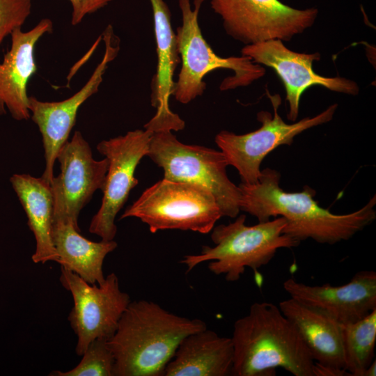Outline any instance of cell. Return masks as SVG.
<instances>
[{
    "instance_id": "obj_8",
    "label": "cell",
    "mask_w": 376,
    "mask_h": 376,
    "mask_svg": "<svg viewBox=\"0 0 376 376\" xmlns=\"http://www.w3.org/2000/svg\"><path fill=\"white\" fill-rule=\"evenodd\" d=\"M266 93L272 103L274 115L267 111H259L256 118L261 125L258 129L244 134L222 130L214 139L228 165L235 167L242 182L247 185L258 182L261 173L260 165L269 153L280 146H290L294 138L305 130L329 122L338 107V104H333L313 117H306L288 124L279 113L281 96L271 95L268 90Z\"/></svg>"
},
{
    "instance_id": "obj_13",
    "label": "cell",
    "mask_w": 376,
    "mask_h": 376,
    "mask_svg": "<svg viewBox=\"0 0 376 376\" xmlns=\"http://www.w3.org/2000/svg\"><path fill=\"white\" fill-rule=\"evenodd\" d=\"M105 51L89 79L84 86L70 97L58 102H45L29 97L30 118L37 125L42 136L45 151V169L42 177L49 184L54 178V166L57 155L68 141L76 123L80 107L98 91L104 75L120 49V40L114 34L111 25L102 33Z\"/></svg>"
},
{
    "instance_id": "obj_15",
    "label": "cell",
    "mask_w": 376,
    "mask_h": 376,
    "mask_svg": "<svg viewBox=\"0 0 376 376\" xmlns=\"http://www.w3.org/2000/svg\"><path fill=\"white\" fill-rule=\"evenodd\" d=\"M283 286L291 298L315 307L342 324L359 320L376 309V272L363 270L342 285H310L292 278Z\"/></svg>"
},
{
    "instance_id": "obj_10",
    "label": "cell",
    "mask_w": 376,
    "mask_h": 376,
    "mask_svg": "<svg viewBox=\"0 0 376 376\" xmlns=\"http://www.w3.org/2000/svg\"><path fill=\"white\" fill-rule=\"evenodd\" d=\"M152 132L135 130L100 141L97 151L107 158L108 169L101 205L93 217L89 232L102 240H113L117 227L115 219L138 184L134 173L141 159L148 152Z\"/></svg>"
},
{
    "instance_id": "obj_17",
    "label": "cell",
    "mask_w": 376,
    "mask_h": 376,
    "mask_svg": "<svg viewBox=\"0 0 376 376\" xmlns=\"http://www.w3.org/2000/svg\"><path fill=\"white\" fill-rule=\"evenodd\" d=\"M151 4L156 42L157 64L152 81L151 104L156 109L153 117L144 125L152 133L180 131L185 121L169 107L173 95L174 72L180 59L175 33L171 24V14L164 0H149Z\"/></svg>"
},
{
    "instance_id": "obj_5",
    "label": "cell",
    "mask_w": 376,
    "mask_h": 376,
    "mask_svg": "<svg viewBox=\"0 0 376 376\" xmlns=\"http://www.w3.org/2000/svg\"><path fill=\"white\" fill-rule=\"evenodd\" d=\"M205 0H178L182 24L175 33L178 52L181 61L173 96L182 104H188L203 94L206 89L204 77L217 69L233 72L221 81V91L247 86L263 77L265 69L249 58L219 56L204 38L198 23V15Z\"/></svg>"
},
{
    "instance_id": "obj_20",
    "label": "cell",
    "mask_w": 376,
    "mask_h": 376,
    "mask_svg": "<svg viewBox=\"0 0 376 376\" xmlns=\"http://www.w3.org/2000/svg\"><path fill=\"white\" fill-rule=\"evenodd\" d=\"M10 182L28 219V226L36 240L31 258L35 263L57 262L58 256L52 237L54 219L51 185L42 176L14 174Z\"/></svg>"
},
{
    "instance_id": "obj_9",
    "label": "cell",
    "mask_w": 376,
    "mask_h": 376,
    "mask_svg": "<svg viewBox=\"0 0 376 376\" xmlns=\"http://www.w3.org/2000/svg\"><path fill=\"white\" fill-rule=\"evenodd\" d=\"M233 39L252 45L269 40L288 42L315 23L316 8L297 9L280 0H210Z\"/></svg>"
},
{
    "instance_id": "obj_22",
    "label": "cell",
    "mask_w": 376,
    "mask_h": 376,
    "mask_svg": "<svg viewBox=\"0 0 376 376\" xmlns=\"http://www.w3.org/2000/svg\"><path fill=\"white\" fill-rule=\"evenodd\" d=\"M376 309L353 322L343 324L344 369L350 376H363L374 360Z\"/></svg>"
},
{
    "instance_id": "obj_16",
    "label": "cell",
    "mask_w": 376,
    "mask_h": 376,
    "mask_svg": "<svg viewBox=\"0 0 376 376\" xmlns=\"http://www.w3.org/2000/svg\"><path fill=\"white\" fill-rule=\"evenodd\" d=\"M53 27L52 21L45 18L27 31L19 28L10 33V47L0 62V114L6 109L16 120L30 118L27 84L37 71L34 49Z\"/></svg>"
},
{
    "instance_id": "obj_21",
    "label": "cell",
    "mask_w": 376,
    "mask_h": 376,
    "mask_svg": "<svg viewBox=\"0 0 376 376\" xmlns=\"http://www.w3.org/2000/svg\"><path fill=\"white\" fill-rule=\"evenodd\" d=\"M52 241L58 253L56 263L91 284H100L104 258L118 244L114 240L93 242L82 236L70 221L53 222Z\"/></svg>"
},
{
    "instance_id": "obj_4",
    "label": "cell",
    "mask_w": 376,
    "mask_h": 376,
    "mask_svg": "<svg viewBox=\"0 0 376 376\" xmlns=\"http://www.w3.org/2000/svg\"><path fill=\"white\" fill-rule=\"evenodd\" d=\"M246 215H239L228 224L214 226L211 230L214 246H203L196 255L180 260L188 273L198 265L209 262L207 267L216 275L223 274L227 281H238L246 268L255 274L267 265L278 249L297 246L300 242L283 233L286 221L283 217L246 225Z\"/></svg>"
},
{
    "instance_id": "obj_12",
    "label": "cell",
    "mask_w": 376,
    "mask_h": 376,
    "mask_svg": "<svg viewBox=\"0 0 376 376\" xmlns=\"http://www.w3.org/2000/svg\"><path fill=\"white\" fill-rule=\"evenodd\" d=\"M56 159L60 173L52 178L54 219L70 221L80 230L78 217L94 193L102 190L108 169L107 158L96 160L79 131H76L59 150Z\"/></svg>"
},
{
    "instance_id": "obj_6",
    "label": "cell",
    "mask_w": 376,
    "mask_h": 376,
    "mask_svg": "<svg viewBox=\"0 0 376 376\" xmlns=\"http://www.w3.org/2000/svg\"><path fill=\"white\" fill-rule=\"evenodd\" d=\"M164 171V178L200 185L214 196L223 217L240 211V191L228 178L221 150L180 142L171 131L153 133L147 154Z\"/></svg>"
},
{
    "instance_id": "obj_19",
    "label": "cell",
    "mask_w": 376,
    "mask_h": 376,
    "mask_svg": "<svg viewBox=\"0 0 376 376\" xmlns=\"http://www.w3.org/2000/svg\"><path fill=\"white\" fill-rule=\"evenodd\" d=\"M233 362L231 338L206 328L182 340L163 375L228 376L231 375Z\"/></svg>"
},
{
    "instance_id": "obj_24",
    "label": "cell",
    "mask_w": 376,
    "mask_h": 376,
    "mask_svg": "<svg viewBox=\"0 0 376 376\" xmlns=\"http://www.w3.org/2000/svg\"><path fill=\"white\" fill-rule=\"evenodd\" d=\"M31 8V0H0V46L6 36L22 27Z\"/></svg>"
},
{
    "instance_id": "obj_26",
    "label": "cell",
    "mask_w": 376,
    "mask_h": 376,
    "mask_svg": "<svg viewBox=\"0 0 376 376\" xmlns=\"http://www.w3.org/2000/svg\"><path fill=\"white\" fill-rule=\"evenodd\" d=\"M313 376H350L343 368L314 363Z\"/></svg>"
},
{
    "instance_id": "obj_3",
    "label": "cell",
    "mask_w": 376,
    "mask_h": 376,
    "mask_svg": "<svg viewBox=\"0 0 376 376\" xmlns=\"http://www.w3.org/2000/svg\"><path fill=\"white\" fill-rule=\"evenodd\" d=\"M231 375L273 376L283 368L313 376L314 360L299 332L274 304L255 302L233 324Z\"/></svg>"
},
{
    "instance_id": "obj_7",
    "label": "cell",
    "mask_w": 376,
    "mask_h": 376,
    "mask_svg": "<svg viewBox=\"0 0 376 376\" xmlns=\"http://www.w3.org/2000/svg\"><path fill=\"white\" fill-rule=\"evenodd\" d=\"M222 217L214 196L207 189L163 178L143 191L120 219L138 218L152 233L181 230L207 234Z\"/></svg>"
},
{
    "instance_id": "obj_18",
    "label": "cell",
    "mask_w": 376,
    "mask_h": 376,
    "mask_svg": "<svg viewBox=\"0 0 376 376\" xmlns=\"http://www.w3.org/2000/svg\"><path fill=\"white\" fill-rule=\"evenodd\" d=\"M315 362L344 369L343 324L325 312L293 298L279 304Z\"/></svg>"
},
{
    "instance_id": "obj_23",
    "label": "cell",
    "mask_w": 376,
    "mask_h": 376,
    "mask_svg": "<svg viewBox=\"0 0 376 376\" xmlns=\"http://www.w3.org/2000/svg\"><path fill=\"white\" fill-rule=\"evenodd\" d=\"M108 338L93 340L82 354L77 366L68 371H53L56 376H113L114 357L108 345Z\"/></svg>"
},
{
    "instance_id": "obj_11",
    "label": "cell",
    "mask_w": 376,
    "mask_h": 376,
    "mask_svg": "<svg viewBox=\"0 0 376 376\" xmlns=\"http://www.w3.org/2000/svg\"><path fill=\"white\" fill-rule=\"evenodd\" d=\"M60 282L72 294L74 306L68 320L77 336L75 351L81 356L95 339L109 338L130 304L127 293L120 290L114 273L99 284H91L75 273L61 269Z\"/></svg>"
},
{
    "instance_id": "obj_25",
    "label": "cell",
    "mask_w": 376,
    "mask_h": 376,
    "mask_svg": "<svg viewBox=\"0 0 376 376\" xmlns=\"http://www.w3.org/2000/svg\"><path fill=\"white\" fill-rule=\"evenodd\" d=\"M72 12L71 24L77 26L89 14L94 13L104 8L113 0H69Z\"/></svg>"
},
{
    "instance_id": "obj_14",
    "label": "cell",
    "mask_w": 376,
    "mask_h": 376,
    "mask_svg": "<svg viewBox=\"0 0 376 376\" xmlns=\"http://www.w3.org/2000/svg\"><path fill=\"white\" fill-rule=\"evenodd\" d=\"M279 39L245 45L242 56L256 63L272 68L281 80L288 103V120L295 122L299 116L302 94L308 88L319 85L334 92L357 95L359 86L353 80L341 77H326L315 73L313 62L320 59L318 52L299 53L288 49Z\"/></svg>"
},
{
    "instance_id": "obj_2",
    "label": "cell",
    "mask_w": 376,
    "mask_h": 376,
    "mask_svg": "<svg viewBox=\"0 0 376 376\" xmlns=\"http://www.w3.org/2000/svg\"><path fill=\"white\" fill-rule=\"evenodd\" d=\"M206 328L204 321L178 315L152 301H130L107 340L115 360L113 376H162L182 340Z\"/></svg>"
},
{
    "instance_id": "obj_1",
    "label": "cell",
    "mask_w": 376,
    "mask_h": 376,
    "mask_svg": "<svg viewBox=\"0 0 376 376\" xmlns=\"http://www.w3.org/2000/svg\"><path fill=\"white\" fill-rule=\"evenodd\" d=\"M280 173L270 168L261 170L258 182H241L240 210L258 222L283 217V233L301 242L312 239L320 244H334L347 240L376 218V195L360 209L336 214L322 207L314 199L315 191L305 186L302 191L288 192L280 187Z\"/></svg>"
},
{
    "instance_id": "obj_27",
    "label": "cell",
    "mask_w": 376,
    "mask_h": 376,
    "mask_svg": "<svg viewBox=\"0 0 376 376\" xmlns=\"http://www.w3.org/2000/svg\"><path fill=\"white\" fill-rule=\"evenodd\" d=\"M376 375V361H373L368 366L363 373V376H375Z\"/></svg>"
}]
</instances>
